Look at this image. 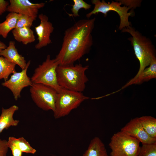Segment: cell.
<instances>
[{
    "label": "cell",
    "mask_w": 156,
    "mask_h": 156,
    "mask_svg": "<svg viewBox=\"0 0 156 156\" xmlns=\"http://www.w3.org/2000/svg\"><path fill=\"white\" fill-rule=\"evenodd\" d=\"M95 20H80L65 31L61 48L55 58L59 65L74 64L89 52Z\"/></svg>",
    "instance_id": "1"
},
{
    "label": "cell",
    "mask_w": 156,
    "mask_h": 156,
    "mask_svg": "<svg viewBox=\"0 0 156 156\" xmlns=\"http://www.w3.org/2000/svg\"><path fill=\"white\" fill-rule=\"evenodd\" d=\"M88 67V66H83L81 64L59 65L57 69V74L59 85L69 90L82 92L88 81L86 75Z\"/></svg>",
    "instance_id": "2"
},
{
    "label": "cell",
    "mask_w": 156,
    "mask_h": 156,
    "mask_svg": "<svg viewBox=\"0 0 156 156\" xmlns=\"http://www.w3.org/2000/svg\"><path fill=\"white\" fill-rule=\"evenodd\" d=\"M122 32L130 34L128 38L133 46L135 54L140 62L139 70L134 78L138 76L152 62L156 59L155 49L151 41L139 31L130 26L122 29Z\"/></svg>",
    "instance_id": "3"
},
{
    "label": "cell",
    "mask_w": 156,
    "mask_h": 156,
    "mask_svg": "<svg viewBox=\"0 0 156 156\" xmlns=\"http://www.w3.org/2000/svg\"><path fill=\"white\" fill-rule=\"evenodd\" d=\"M89 98L82 92L62 88L57 92L53 112L54 118L58 119L67 116Z\"/></svg>",
    "instance_id": "4"
},
{
    "label": "cell",
    "mask_w": 156,
    "mask_h": 156,
    "mask_svg": "<svg viewBox=\"0 0 156 156\" xmlns=\"http://www.w3.org/2000/svg\"><path fill=\"white\" fill-rule=\"evenodd\" d=\"M58 65L55 59H51L50 55H48L45 61L35 69L31 78L32 83L48 86L58 92L62 88L57 80V69Z\"/></svg>",
    "instance_id": "5"
},
{
    "label": "cell",
    "mask_w": 156,
    "mask_h": 156,
    "mask_svg": "<svg viewBox=\"0 0 156 156\" xmlns=\"http://www.w3.org/2000/svg\"><path fill=\"white\" fill-rule=\"evenodd\" d=\"M140 142L120 131L112 137L109 146L111 156H138Z\"/></svg>",
    "instance_id": "6"
},
{
    "label": "cell",
    "mask_w": 156,
    "mask_h": 156,
    "mask_svg": "<svg viewBox=\"0 0 156 156\" xmlns=\"http://www.w3.org/2000/svg\"><path fill=\"white\" fill-rule=\"evenodd\" d=\"M30 92L32 99L38 107L44 111L54 112L57 94L54 89L42 84L32 83Z\"/></svg>",
    "instance_id": "7"
},
{
    "label": "cell",
    "mask_w": 156,
    "mask_h": 156,
    "mask_svg": "<svg viewBox=\"0 0 156 156\" xmlns=\"http://www.w3.org/2000/svg\"><path fill=\"white\" fill-rule=\"evenodd\" d=\"M92 4L94 5L93 10L86 15L87 18H89L94 14L99 12L106 16L107 13L110 11L116 12L119 15L120 18V23L119 27L120 30L130 26L128 19L131 13L128 12L130 8L125 6H121L122 3L117 1H112L111 3H106L104 0L101 1L99 0H92L91 1Z\"/></svg>",
    "instance_id": "8"
},
{
    "label": "cell",
    "mask_w": 156,
    "mask_h": 156,
    "mask_svg": "<svg viewBox=\"0 0 156 156\" xmlns=\"http://www.w3.org/2000/svg\"><path fill=\"white\" fill-rule=\"evenodd\" d=\"M30 62V61H28L25 69L20 72L16 71L9 79L1 84L2 86L8 88L11 91L16 101L20 97L22 90L25 88L30 87L32 84L31 78L27 74Z\"/></svg>",
    "instance_id": "9"
},
{
    "label": "cell",
    "mask_w": 156,
    "mask_h": 156,
    "mask_svg": "<svg viewBox=\"0 0 156 156\" xmlns=\"http://www.w3.org/2000/svg\"><path fill=\"white\" fill-rule=\"evenodd\" d=\"M38 17L40 23L35 27L38 42L36 44L35 47L37 49H40L51 43L50 36L54 28L47 15L42 13L38 15Z\"/></svg>",
    "instance_id": "10"
},
{
    "label": "cell",
    "mask_w": 156,
    "mask_h": 156,
    "mask_svg": "<svg viewBox=\"0 0 156 156\" xmlns=\"http://www.w3.org/2000/svg\"><path fill=\"white\" fill-rule=\"evenodd\" d=\"M7 11L36 18L39 10L45 3H34L28 0H10Z\"/></svg>",
    "instance_id": "11"
},
{
    "label": "cell",
    "mask_w": 156,
    "mask_h": 156,
    "mask_svg": "<svg viewBox=\"0 0 156 156\" xmlns=\"http://www.w3.org/2000/svg\"><path fill=\"white\" fill-rule=\"evenodd\" d=\"M120 131L137 139L142 144L156 142V138L151 137L145 131L138 117L131 120Z\"/></svg>",
    "instance_id": "12"
},
{
    "label": "cell",
    "mask_w": 156,
    "mask_h": 156,
    "mask_svg": "<svg viewBox=\"0 0 156 156\" xmlns=\"http://www.w3.org/2000/svg\"><path fill=\"white\" fill-rule=\"evenodd\" d=\"M0 56L18 65L22 70L24 69L26 67L27 63L25 57L18 53L14 41H10L8 46L0 51Z\"/></svg>",
    "instance_id": "13"
},
{
    "label": "cell",
    "mask_w": 156,
    "mask_h": 156,
    "mask_svg": "<svg viewBox=\"0 0 156 156\" xmlns=\"http://www.w3.org/2000/svg\"><path fill=\"white\" fill-rule=\"evenodd\" d=\"M156 77V59L153 60L149 66L145 68L137 77L133 78L120 89L113 92L114 94L133 84H138Z\"/></svg>",
    "instance_id": "14"
},
{
    "label": "cell",
    "mask_w": 156,
    "mask_h": 156,
    "mask_svg": "<svg viewBox=\"0 0 156 156\" xmlns=\"http://www.w3.org/2000/svg\"><path fill=\"white\" fill-rule=\"evenodd\" d=\"M18 108V107L15 105L7 109L2 108L0 116V133L4 129L18 125L19 120L14 119L13 116Z\"/></svg>",
    "instance_id": "15"
},
{
    "label": "cell",
    "mask_w": 156,
    "mask_h": 156,
    "mask_svg": "<svg viewBox=\"0 0 156 156\" xmlns=\"http://www.w3.org/2000/svg\"><path fill=\"white\" fill-rule=\"evenodd\" d=\"M82 156H109L105 145L101 139L95 137L90 141Z\"/></svg>",
    "instance_id": "16"
},
{
    "label": "cell",
    "mask_w": 156,
    "mask_h": 156,
    "mask_svg": "<svg viewBox=\"0 0 156 156\" xmlns=\"http://www.w3.org/2000/svg\"><path fill=\"white\" fill-rule=\"evenodd\" d=\"M14 39L17 41L27 45L35 40L34 31L30 28H15L12 31Z\"/></svg>",
    "instance_id": "17"
},
{
    "label": "cell",
    "mask_w": 156,
    "mask_h": 156,
    "mask_svg": "<svg viewBox=\"0 0 156 156\" xmlns=\"http://www.w3.org/2000/svg\"><path fill=\"white\" fill-rule=\"evenodd\" d=\"M19 15L13 12L8 13L5 21L0 23V36L6 38L9 33L16 28Z\"/></svg>",
    "instance_id": "18"
},
{
    "label": "cell",
    "mask_w": 156,
    "mask_h": 156,
    "mask_svg": "<svg viewBox=\"0 0 156 156\" xmlns=\"http://www.w3.org/2000/svg\"><path fill=\"white\" fill-rule=\"evenodd\" d=\"M139 118L146 133L151 137L156 138V119L150 116H144Z\"/></svg>",
    "instance_id": "19"
},
{
    "label": "cell",
    "mask_w": 156,
    "mask_h": 156,
    "mask_svg": "<svg viewBox=\"0 0 156 156\" xmlns=\"http://www.w3.org/2000/svg\"><path fill=\"white\" fill-rule=\"evenodd\" d=\"M16 65L3 57L0 56V80L3 79L5 81L11 74L16 72Z\"/></svg>",
    "instance_id": "20"
},
{
    "label": "cell",
    "mask_w": 156,
    "mask_h": 156,
    "mask_svg": "<svg viewBox=\"0 0 156 156\" xmlns=\"http://www.w3.org/2000/svg\"><path fill=\"white\" fill-rule=\"evenodd\" d=\"M8 139L13 141L22 153L34 154L36 152V150L23 137L16 138L10 136Z\"/></svg>",
    "instance_id": "21"
},
{
    "label": "cell",
    "mask_w": 156,
    "mask_h": 156,
    "mask_svg": "<svg viewBox=\"0 0 156 156\" xmlns=\"http://www.w3.org/2000/svg\"><path fill=\"white\" fill-rule=\"evenodd\" d=\"M142 144L138 156H156V142Z\"/></svg>",
    "instance_id": "22"
},
{
    "label": "cell",
    "mask_w": 156,
    "mask_h": 156,
    "mask_svg": "<svg viewBox=\"0 0 156 156\" xmlns=\"http://www.w3.org/2000/svg\"><path fill=\"white\" fill-rule=\"evenodd\" d=\"M19 14L16 28L23 27L30 28L36 18L27 15Z\"/></svg>",
    "instance_id": "23"
},
{
    "label": "cell",
    "mask_w": 156,
    "mask_h": 156,
    "mask_svg": "<svg viewBox=\"0 0 156 156\" xmlns=\"http://www.w3.org/2000/svg\"><path fill=\"white\" fill-rule=\"evenodd\" d=\"M74 4L72 5L71 11L73 16L75 17L79 16V12L81 9L87 10L90 9L91 5L83 0H73Z\"/></svg>",
    "instance_id": "24"
},
{
    "label": "cell",
    "mask_w": 156,
    "mask_h": 156,
    "mask_svg": "<svg viewBox=\"0 0 156 156\" xmlns=\"http://www.w3.org/2000/svg\"><path fill=\"white\" fill-rule=\"evenodd\" d=\"M7 142L8 146L11 150L13 156H22V152L15 143L9 139Z\"/></svg>",
    "instance_id": "25"
},
{
    "label": "cell",
    "mask_w": 156,
    "mask_h": 156,
    "mask_svg": "<svg viewBox=\"0 0 156 156\" xmlns=\"http://www.w3.org/2000/svg\"><path fill=\"white\" fill-rule=\"evenodd\" d=\"M8 148L7 141L0 139V156H6Z\"/></svg>",
    "instance_id": "26"
},
{
    "label": "cell",
    "mask_w": 156,
    "mask_h": 156,
    "mask_svg": "<svg viewBox=\"0 0 156 156\" xmlns=\"http://www.w3.org/2000/svg\"><path fill=\"white\" fill-rule=\"evenodd\" d=\"M9 3L4 0H0V16L7 11Z\"/></svg>",
    "instance_id": "27"
},
{
    "label": "cell",
    "mask_w": 156,
    "mask_h": 156,
    "mask_svg": "<svg viewBox=\"0 0 156 156\" xmlns=\"http://www.w3.org/2000/svg\"><path fill=\"white\" fill-rule=\"evenodd\" d=\"M6 45L3 42L0 41V51L7 47Z\"/></svg>",
    "instance_id": "28"
}]
</instances>
